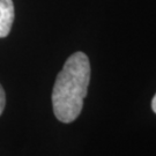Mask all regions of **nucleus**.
<instances>
[{"label": "nucleus", "instance_id": "nucleus-4", "mask_svg": "<svg viewBox=\"0 0 156 156\" xmlns=\"http://www.w3.org/2000/svg\"><path fill=\"white\" fill-rule=\"evenodd\" d=\"M151 109H153V111L156 113V94H155V96L153 97V101H151Z\"/></svg>", "mask_w": 156, "mask_h": 156}, {"label": "nucleus", "instance_id": "nucleus-3", "mask_svg": "<svg viewBox=\"0 0 156 156\" xmlns=\"http://www.w3.org/2000/svg\"><path fill=\"white\" fill-rule=\"evenodd\" d=\"M5 104H6V95H5V90L2 88V86L0 84V116L5 109Z\"/></svg>", "mask_w": 156, "mask_h": 156}, {"label": "nucleus", "instance_id": "nucleus-1", "mask_svg": "<svg viewBox=\"0 0 156 156\" xmlns=\"http://www.w3.org/2000/svg\"><path fill=\"white\" fill-rule=\"evenodd\" d=\"M90 81V62L83 52H75L58 73L52 90L53 113L68 124L80 116Z\"/></svg>", "mask_w": 156, "mask_h": 156}, {"label": "nucleus", "instance_id": "nucleus-2", "mask_svg": "<svg viewBox=\"0 0 156 156\" xmlns=\"http://www.w3.org/2000/svg\"><path fill=\"white\" fill-rule=\"evenodd\" d=\"M14 21V4L12 0H0V38L11 33Z\"/></svg>", "mask_w": 156, "mask_h": 156}]
</instances>
